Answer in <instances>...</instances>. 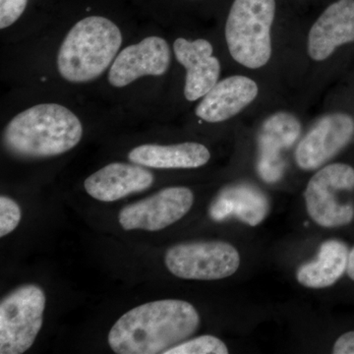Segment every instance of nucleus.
I'll use <instances>...</instances> for the list:
<instances>
[{
    "instance_id": "obj_1",
    "label": "nucleus",
    "mask_w": 354,
    "mask_h": 354,
    "mask_svg": "<svg viewBox=\"0 0 354 354\" xmlns=\"http://www.w3.org/2000/svg\"><path fill=\"white\" fill-rule=\"evenodd\" d=\"M199 326V313L189 302L158 300L121 316L109 330V344L118 354H165L189 339Z\"/></svg>"
},
{
    "instance_id": "obj_2",
    "label": "nucleus",
    "mask_w": 354,
    "mask_h": 354,
    "mask_svg": "<svg viewBox=\"0 0 354 354\" xmlns=\"http://www.w3.org/2000/svg\"><path fill=\"white\" fill-rule=\"evenodd\" d=\"M84 135V124L74 109L46 101L14 113L2 130L6 152L22 160L58 157L73 150Z\"/></svg>"
},
{
    "instance_id": "obj_3",
    "label": "nucleus",
    "mask_w": 354,
    "mask_h": 354,
    "mask_svg": "<svg viewBox=\"0 0 354 354\" xmlns=\"http://www.w3.org/2000/svg\"><path fill=\"white\" fill-rule=\"evenodd\" d=\"M124 41V32L111 18L86 16L69 28L58 44L55 73L70 86L94 83L108 73Z\"/></svg>"
},
{
    "instance_id": "obj_4",
    "label": "nucleus",
    "mask_w": 354,
    "mask_h": 354,
    "mask_svg": "<svg viewBox=\"0 0 354 354\" xmlns=\"http://www.w3.org/2000/svg\"><path fill=\"white\" fill-rule=\"evenodd\" d=\"M274 14L276 0H234L225 36L228 51L237 64L257 69L269 62Z\"/></svg>"
},
{
    "instance_id": "obj_5",
    "label": "nucleus",
    "mask_w": 354,
    "mask_h": 354,
    "mask_svg": "<svg viewBox=\"0 0 354 354\" xmlns=\"http://www.w3.org/2000/svg\"><path fill=\"white\" fill-rule=\"evenodd\" d=\"M44 291L21 286L0 302V353L22 354L31 348L44 322Z\"/></svg>"
},
{
    "instance_id": "obj_6",
    "label": "nucleus",
    "mask_w": 354,
    "mask_h": 354,
    "mask_svg": "<svg viewBox=\"0 0 354 354\" xmlns=\"http://www.w3.org/2000/svg\"><path fill=\"white\" fill-rule=\"evenodd\" d=\"M165 263L177 278L216 281L235 274L241 266V255L225 241L187 242L167 249Z\"/></svg>"
},
{
    "instance_id": "obj_7",
    "label": "nucleus",
    "mask_w": 354,
    "mask_h": 354,
    "mask_svg": "<svg viewBox=\"0 0 354 354\" xmlns=\"http://www.w3.org/2000/svg\"><path fill=\"white\" fill-rule=\"evenodd\" d=\"M353 189L354 169L351 165L337 162L319 169L310 179L304 192L310 218L323 227L348 225L354 218V207L342 204L337 195Z\"/></svg>"
},
{
    "instance_id": "obj_8",
    "label": "nucleus",
    "mask_w": 354,
    "mask_h": 354,
    "mask_svg": "<svg viewBox=\"0 0 354 354\" xmlns=\"http://www.w3.org/2000/svg\"><path fill=\"white\" fill-rule=\"evenodd\" d=\"M172 53L169 41L158 35H147L121 48L106 74L113 90H127L145 78H160L171 68Z\"/></svg>"
},
{
    "instance_id": "obj_9",
    "label": "nucleus",
    "mask_w": 354,
    "mask_h": 354,
    "mask_svg": "<svg viewBox=\"0 0 354 354\" xmlns=\"http://www.w3.org/2000/svg\"><path fill=\"white\" fill-rule=\"evenodd\" d=\"M194 194L189 188L174 186L128 205L120 212L123 230L158 232L181 220L192 208Z\"/></svg>"
},
{
    "instance_id": "obj_10",
    "label": "nucleus",
    "mask_w": 354,
    "mask_h": 354,
    "mask_svg": "<svg viewBox=\"0 0 354 354\" xmlns=\"http://www.w3.org/2000/svg\"><path fill=\"white\" fill-rule=\"evenodd\" d=\"M354 136V120L348 113H335L317 121L298 144L295 162L300 169H320L348 145Z\"/></svg>"
},
{
    "instance_id": "obj_11",
    "label": "nucleus",
    "mask_w": 354,
    "mask_h": 354,
    "mask_svg": "<svg viewBox=\"0 0 354 354\" xmlns=\"http://www.w3.org/2000/svg\"><path fill=\"white\" fill-rule=\"evenodd\" d=\"M176 62L185 69L184 97L194 102L208 94L220 81L221 64L208 39L177 38L172 44Z\"/></svg>"
},
{
    "instance_id": "obj_12",
    "label": "nucleus",
    "mask_w": 354,
    "mask_h": 354,
    "mask_svg": "<svg viewBox=\"0 0 354 354\" xmlns=\"http://www.w3.org/2000/svg\"><path fill=\"white\" fill-rule=\"evenodd\" d=\"M301 133V124L295 115L278 113L266 120L261 127L258 144V172L268 183L279 181L285 171L281 151L290 148Z\"/></svg>"
},
{
    "instance_id": "obj_13",
    "label": "nucleus",
    "mask_w": 354,
    "mask_h": 354,
    "mask_svg": "<svg viewBox=\"0 0 354 354\" xmlns=\"http://www.w3.org/2000/svg\"><path fill=\"white\" fill-rule=\"evenodd\" d=\"M147 169L131 162H111L87 177L84 188L91 197L99 201H118L153 185L155 176Z\"/></svg>"
},
{
    "instance_id": "obj_14",
    "label": "nucleus",
    "mask_w": 354,
    "mask_h": 354,
    "mask_svg": "<svg viewBox=\"0 0 354 354\" xmlns=\"http://www.w3.org/2000/svg\"><path fill=\"white\" fill-rule=\"evenodd\" d=\"M351 43H354V0H337L310 29L309 57L323 62L339 46Z\"/></svg>"
},
{
    "instance_id": "obj_15",
    "label": "nucleus",
    "mask_w": 354,
    "mask_h": 354,
    "mask_svg": "<svg viewBox=\"0 0 354 354\" xmlns=\"http://www.w3.org/2000/svg\"><path fill=\"white\" fill-rule=\"evenodd\" d=\"M259 88L252 79L241 75L230 76L218 81L202 97L195 109L200 120L220 123L230 120L257 97Z\"/></svg>"
},
{
    "instance_id": "obj_16",
    "label": "nucleus",
    "mask_w": 354,
    "mask_h": 354,
    "mask_svg": "<svg viewBox=\"0 0 354 354\" xmlns=\"http://www.w3.org/2000/svg\"><path fill=\"white\" fill-rule=\"evenodd\" d=\"M269 209V200L262 191L252 185L239 184L221 191L209 206V215L216 221L235 218L250 227H257Z\"/></svg>"
},
{
    "instance_id": "obj_17",
    "label": "nucleus",
    "mask_w": 354,
    "mask_h": 354,
    "mask_svg": "<svg viewBox=\"0 0 354 354\" xmlns=\"http://www.w3.org/2000/svg\"><path fill=\"white\" fill-rule=\"evenodd\" d=\"M129 162L156 169H198L208 164L209 149L196 142L158 145L143 144L133 148L127 156Z\"/></svg>"
},
{
    "instance_id": "obj_18",
    "label": "nucleus",
    "mask_w": 354,
    "mask_h": 354,
    "mask_svg": "<svg viewBox=\"0 0 354 354\" xmlns=\"http://www.w3.org/2000/svg\"><path fill=\"white\" fill-rule=\"evenodd\" d=\"M348 248L344 242L335 239L323 242L315 259L297 270V281L305 288L315 290L330 288L348 270Z\"/></svg>"
},
{
    "instance_id": "obj_19",
    "label": "nucleus",
    "mask_w": 354,
    "mask_h": 354,
    "mask_svg": "<svg viewBox=\"0 0 354 354\" xmlns=\"http://www.w3.org/2000/svg\"><path fill=\"white\" fill-rule=\"evenodd\" d=\"M225 342L214 335H201L181 342L165 354H227Z\"/></svg>"
},
{
    "instance_id": "obj_20",
    "label": "nucleus",
    "mask_w": 354,
    "mask_h": 354,
    "mask_svg": "<svg viewBox=\"0 0 354 354\" xmlns=\"http://www.w3.org/2000/svg\"><path fill=\"white\" fill-rule=\"evenodd\" d=\"M22 212L19 205L11 198L1 195L0 197V237L12 232L18 227Z\"/></svg>"
},
{
    "instance_id": "obj_21",
    "label": "nucleus",
    "mask_w": 354,
    "mask_h": 354,
    "mask_svg": "<svg viewBox=\"0 0 354 354\" xmlns=\"http://www.w3.org/2000/svg\"><path fill=\"white\" fill-rule=\"evenodd\" d=\"M29 0H0V29L4 32L19 22Z\"/></svg>"
},
{
    "instance_id": "obj_22",
    "label": "nucleus",
    "mask_w": 354,
    "mask_h": 354,
    "mask_svg": "<svg viewBox=\"0 0 354 354\" xmlns=\"http://www.w3.org/2000/svg\"><path fill=\"white\" fill-rule=\"evenodd\" d=\"M333 353L335 354H354V330L342 335L335 341Z\"/></svg>"
},
{
    "instance_id": "obj_23",
    "label": "nucleus",
    "mask_w": 354,
    "mask_h": 354,
    "mask_svg": "<svg viewBox=\"0 0 354 354\" xmlns=\"http://www.w3.org/2000/svg\"><path fill=\"white\" fill-rule=\"evenodd\" d=\"M349 278L354 281V247L353 250L349 252L348 270H346Z\"/></svg>"
}]
</instances>
